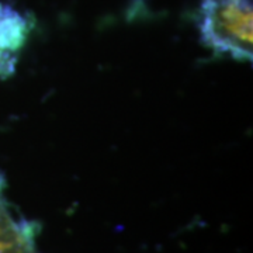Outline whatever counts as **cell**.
<instances>
[{
  "label": "cell",
  "mask_w": 253,
  "mask_h": 253,
  "mask_svg": "<svg viewBox=\"0 0 253 253\" xmlns=\"http://www.w3.org/2000/svg\"><path fill=\"white\" fill-rule=\"evenodd\" d=\"M206 44L239 59H252V6L248 0H206L201 14Z\"/></svg>",
  "instance_id": "cell-1"
}]
</instances>
